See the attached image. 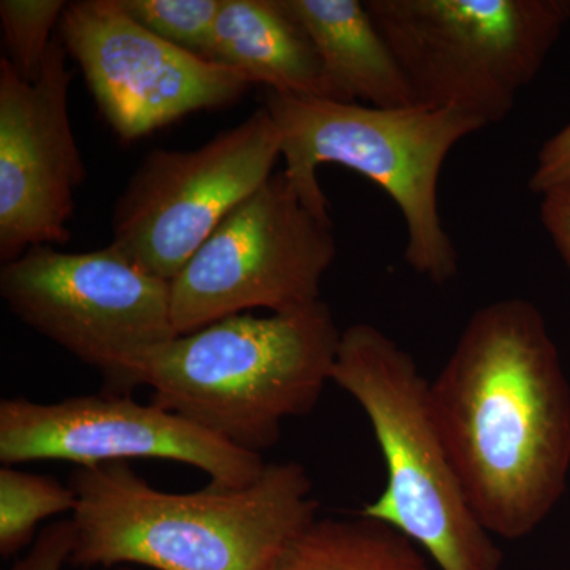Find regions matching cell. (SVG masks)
I'll return each mask as SVG.
<instances>
[{
    "label": "cell",
    "instance_id": "cell-17",
    "mask_svg": "<svg viewBox=\"0 0 570 570\" xmlns=\"http://www.w3.org/2000/svg\"><path fill=\"white\" fill-rule=\"evenodd\" d=\"M63 0H2L0 24L7 62L21 80L36 82L43 69L52 39L51 31L61 22Z\"/></svg>",
    "mask_w": 570,
    "mask_h": 570
},
{
    "label": "cell",
    "instance_id": "cell-20",
    "mask_svg": "<svg viewBox=\"0 0 570 570\" xmlns=\"http://www.w3.org/2000/svg\"><path fill=\"white\" fill-rule=\"evenodd\" d=\"M566 186H570V122L543 142L528 179V187L539 195Z\"/></svg>",
    "mask_w": 570,
    "mask_h": 570
},
{
    "label": "cell",
    "instance_id": "cell-14",
    "mask_svg": "<svg viewBox=\"0 0 570 570\" xmlns=\"http://www.w3.org/2000/svg\"><path fill=\"white\" fill-rule=\"evenodd\" d=\"M321 56L340 102L370 107L417 105L414 92L365 2L358 0H281Z\"/></svg>",
    "mask_w": 570,
    "mask_h": 570
},
{
    "label": "cell",
    "instance_id": "cell-16",
    "mask_svg": "<svg viewBox=\"0 0 570 570\" xmlns=\"http://www.w3.org/2000/svg\"><path fill=\"white\" fill-rule=\"evenodd\" d=\"M77 494L50 475L0 468V554L11 558L33 542L41 521L73 513Z\"/></svg>",
    "mask_w": 570,
    "mask_h": 570
},
{
    "label": "cell",
    "instance_id": "cell-19",
    "mask_svg": "<svg viewBox=\"0 0 570 570\" xmlns=\"http://www.w3.org/2000/svg\"><path fill=\"white\" fill-rule=\"evenodd\" d=\"M75 528L71 519L55 521L40 531L31 550L9 570H63L73 551ZM107 570H135L132 566H119Z\"/></svg>",
    "mask_w": 570,
    "mask_h": 570
},
{
    "label": "cell",
    "instance_id": "cell-9",
    "mask_svg": "<svg viewBox=\"0 0 570 570\" xmlns=\"http://www.w3.org/2000/svg\"><path fill=\"white\" fill-rule=\"evenodd\" d=\"M281 146L262 105L193 151L154 149L115 206L110 246L171 283L225 217L275 175Z\"/></svg>",
    "mask_w": 570,
    "mask_h": 570
},
{
    "label": "cell",
    "instance_id": "cell-3",
    "mask_svg": "<svg viewBox=\"0 0 570 570\" xmlns=\"http://www.w3.org/2000/svg\"><path fill=\"white\" fill-rule=\"evenodd\" d=\"M341 335L326 303L236 314L154 348L138 370L151 403L235 448L261 453L284 420L309 414L332 382Z\"/></svg>",
    "mask_w": 570,
    "mask_h": 570
},
{
    "label": "cell",
    "instance_id": "cell-1",
    "mask_svg": "<svg viewBox=\"0 0 570 570\" xmlns=\"http://www.w3.org/2000/svg\"><path fill=\"white\" fill-rule=\"evenodd\" d=\"M430 393L480 523L509 542L532 534L570 471V385L539 307L519 296L479 307Z\"/></svg>",
    "mask_w": 570,
    "mask_h": 570
},
{
    "label": "cell",
    "instance_id": "cell-21",
    "mask_svg": "<svg viewBox=\"0 0 570 570\" xmlns=\"http://www.w3.org/2000/svg\"><path fill=\"white\" fill-rule=\"evenodd\" d=\"M540 223L570 272V186L540 195Z\"/></svg>",
    "mask_w": 570,
    "mask_h": 570
},
{
    "label": "cell",
    "instance_id": "cell-13",
    "mask_svg": "<svg viewBox=\"0 0 570 570\" xmlns=\"http://www.w3.org/2000/svg\"><path fill=\"white\" fill-rule=\"evenodd\" d=\"M206 59L268 91L337 100L316 47L281 0H223Z\"/></svg>",
    "mask_w": 570,
    "mask_h": 570
},
{
    "label": "cell",
    "instance_id": "cell-18",
    "mask_svg": "<svg viewBox=\"0 0 570 570\" xmlns=\"http://www.w3.org/2000/svg\"><path fill=\"white\" fill-rule=\"evenodd\" d=\"M124 11L175 47L205 58L223 0H119Z\"/></svg>",
    "mask_w": 570,
    "mask_h": 570
},
{
    "label": "cell",
    "instance_id": "cell-4",
    "mask_svg": "<svg viewBox=\"0 0 570 570\" xmlns=\"http://www.w3.org/2000/svg\"><path fill=\"white\" fill-rule=\"evenodd\" d=\"M264 107L283 138V171L314 213L330 217L317 168L343 165L395 202L406 223L404 257L417 275L436 285L459 275V253L439 214V178L453 148L485 124L422 105L377 108L273 91Z\"/></svg>",
    "mask_w": 570,
    "mask_h": 570
},
{
    "label": "cell",
    "instance_id": "cell-11",
    "mask_svg": "<svg viewBox=\"0 0 570 570\" xmlns=\"http://www.w3.org/2000/svg\"><path fill=\"white\" fill-rule=\"evenodd\" d=\"M157 459L202 469L213 485L242 489L264 474L261 453L235 448L157 404L127 395L67 397L36 403L10 397L0 403V463L69 461L78 466Z\"/></svg>",
    "mask_w": 570,
    "mask_h": 570
},
{
    "label": "cell",
    "instance_id": "cell-8",
    "mask_svg": "<svg viewBox=\"0 0 570 570\" xmlns=\"http://www.w3.org/2000/svg\"><path fill=\"white\" fill-rule=\"evenodd\" d=\"M336 254L332 217L314 213L277 171L225 217L171 281L176 332L187 335L261 307L284 314L314 305Z\"/></svg>",
    "mask_w": 570,
    "mask_h": 570
},
{
    "label": "cell",
    "instance_id": "cell-15",
    "mask_svg": "<svg viewBox=\"0 0 570 570\" xmlns=\"http://www.w3.org/2000/svg\"><path fill=\"white\" fill-rule=\"evenodd\" d=\"M269 570H438L406 535L381 521L317 519L281 551Z\"/></svg>",
    "mask_w": 570,
    "mask_h": 570
},
{
    "label": "cell",
    "instance_id": "cell-5",
    "mask_svg": "<svg viewBox=\"0 0 570 570\" xmlns=\"http://www.w3.org/2000/svg\"><path fill=\"white\" fill-rule=\"evenodd\" d=\"M332 382L365 412L387 472L360 515L406 535L438 570H501L504 554L469 504L414 356L377 326L351 325Z\"/></svg>",
    "mask_w": 570,
    "mask_h": 570
},
{
    "label": "cell",
    "instance_id": "cell-10",
    "mask_svg": "<svg viewBox=\"0 0 570 570\" xmlns=\"http://www.w3.org/2000/svg\"><path fill=\"white\" fill-rule=\"evenodd\" d=\"M59 37L122 141L138 140L190 112L227 107L253 86L239 71L146 31L119 0L67 2Z\"/></svg>",
    "mask_w": 570,
    "mask_h": 570
},
{
    "label": "cell",
    "instance_id": "cell-12",
    "mask_svg": "<svg viewBox=\"0 0 570 570\" xmlns=\"http://www.w3.org/2000/svg\"><path fill=\"white\" fill-rule=\"evenodd\" d=\"M52 39L39 80H21L0 59V261L69 242L67 223L86 167L69 112L71 71Z\"/></svg>",
    "mask_w": 570,
    "mask_h": 570
},
{
    "label": "cell",
    "instance_id": "cell-2",
    "mask_svg": "<svg viewBox=\"0 0 570 570\" xmlns=\"http://www.w3.org/2000/svg\"><path fill=\"white\" fill-rule=\"evenodd\" d=\"M67 485L77 494L69 564L82 569L269 570L321 508L296 461L266 464L242 489L167 493L126 461L75 468Z\"/></svg>",
    "mask_w": 570,
    "mask_h": 570
},
{
    "label": "cell",
    "instance_id": "cell-7",
    "mask_svg": "<svg viewBox=\"0 0 570 570\" xmlns=\"http://www.w3.org/2000/svg\"><path fill=\"white\" fill-rule=\"evenodd\" d=\"M0 295L26 325L97 367L108 395H132L142 360L179 336L170 283L110 245L81 254L33 246L2 265Z\"/></svg>",
    "mask_w": 570,
    "mask_h": 570
},
{
    "label": "cell",
    "instance_id": "cell-6",
    "mask_svg": "<svg viewBox=\"0 0 570 570\" xmlns=\"http://www.w3.org/2000/svg\"><path fill=\"white\" fill-rule=\"evenodd\" d=\"M415 102L504 121L566 26L570 0H366Z\"/></svg>",
    "mask_w": 570,
    "mask_h": 570
}]
</instances>
